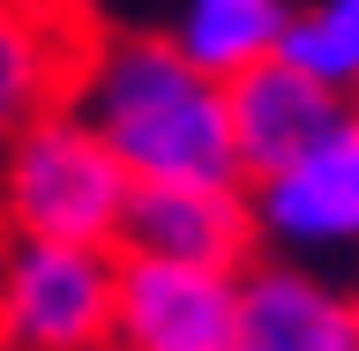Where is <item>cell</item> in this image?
<instances>
[{
	"label": "cell",
	"instance_id": "1",
	"mask_svg": "<svg viewBox=\"0 0 359 351\" xmlns=\"http://www.w3.org/2000/svg\"><path fill=\"white\" fill-rule=\"evenodd\" d=\"M75 112L105 135L135 187H247L224 75L195 67L165 38V22H97Z\"/></svg>",
	"mask_w": 359,
	"mask_h": 351
},
{
	"label": "cell",
	"instance_id": "2",
	"mask_svg": "<svg viewBox=\"0 0 359 351\" xmlns=\"http://www.w3.org/2000/svg\"><path fill=\"white\" fill-rule=\"evenodd\" d=\"M128 202H135V172L105 150V135L75 105L45 112L0 142V232L120 247Z\"/></svg>",
	"mask_w": 359,
	"mask_h": 351
},
{
	"label": "cell",
	"instance_id": "3",
	"mask_svg": "<svg viewBox=\"0 0 359 351\" xmlns=\"http://www.w3.org/2000/svg\"><path fill=\"white\" fill-rule=\"evenodd\" d=\"M255 254L359 284V105H344L307 150L247 179Z\"/></svg>",
	"mask_w": 359,
	"mask_h": 351
},
{
	"label": "cell",
	"instance_id": "4",
	"mask_svg": "<svg viewBox=\"0 0 359 351\" xmlns=\"http://www.w3.org/2000/svg\"><path fill=\"white\" fill-rule=\"evenodd\" d=\"M120 247L0 232V351H112Z\"/></svg>",
	"mask_w": 359,
	"mask_h": 351
},
{
	"label": "cell",
	"instance_id": "5",
	"mask_svg": "<svg viewBox=\"0 0 359 351\" xmlns=\"http://www.w3.org/2000/svg\"><path fill=\"white\" fill-rule=\"evenodd\" d=\"M112 351H240V269L120 254Z\"/></svg>",
	"mask_w": 359,
	"mask_h": 351
},
{
	"label": "cell",
	"instance_id": "6",
	"mask_svg": "<svg viewBox=\"0 0 359 351\" xmlns=\"http://www.w3.org/2000/svg\"><path fill=\"white\" fill-rule=\"evenodd\" d=\"M97 22L90 0H0V142L75 105Z\"/></svg>",
	"mask_w": 359,
	"mask_h": 351
},
{
	"label": "cell",
	"instance_id": "7",
	"mask_svg": "<svg viewBox=\"0 0 359 351\" xmlns=\"http://www.w3.org/2000/svg\"><path fill=\"white\" fill-rule=\"evenodd\" d=\"M240 351H359V291L344 277L255 254L240 269Z\"/></svg>",
	"mask_w": 359,
	"mask_h": 351
},
{
	"label": "cell",
	"instance_id": "8",
	"mask_svg": "<svg viewBox=\"0 0 359 351\" xmlns=\"http://www.w3.org/2000/svg\"><path fill=\"white\" fill-rule=\"evenodd\" d=\"M120 254H157V262H195V269H247L255 262L247 187H135Z\"/></svg>",
	"mask_w": 359,
	"mask_h": 351
},
{
	"label": "cell",
	"instance_id": "9",
	"mask_svg": "<svg viewBox=\"0 0 359 351\" xmlns=\"http://www.w3.org/2000/svg\"><path fill=\"white\" fill-rule=\"evenodd\" d=\"M224 97H232V135H240L247 179L269 172V165H285L292 150H307L314 135L344 112V97H337L330 83H314L307 67H292L285 53L240 67V75L224 83Z\"/></svg>",
	"mask_w": 359,
	"mask_h": 351
},
{
	"label": "cell",
	"instance_id": "10",
	"mask_svg": "<svg viewBox=\"0 0 359 351\" xmlns=\"http://www.w3.org/2000/svg\"><path fill=\"white\" fill-rule=\"evenodd\" d=\"M292 8L299 0H172L165 15V38L187 53L210 75H240L255 60H277V45L292 30Z\"/></svg>",
	"mask_w": 359,
	"mask_h": 351
},
{
	"label": "cell",
	"instance_id": "11",
	"mask_svg": "<svg viewBox=\"0 0 359 351\" xmlns=\"http://www.w3.org/2000/svg\"><path fill=\"white\" fill-rule=\"evenodd\" d=\"M277 53L314 83H330L344 105H359V0H299Z\"/></svg>",
	"mask_w": 359,
	"mask_h": 351
},
{
	"label": "cell",
	"instance_id": "12",
	"mask_svg": "<svg viewBox=\"0 0 359 351\" xmlns=\"http://www.w3.org/2000/svg\"><path fill=\"white\" fill-rule=\"evenodd\" d=\"M352 291H359V284H352Z\"/></svg>",
	"mask_w": 359,
	"mask_h": 351
}]
</instances>
